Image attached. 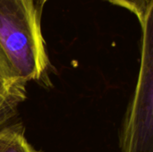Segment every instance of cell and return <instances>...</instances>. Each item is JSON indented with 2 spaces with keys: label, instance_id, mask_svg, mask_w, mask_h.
<instances>
[{
  "label": "cell",
  "instance_id": "4",
  "mask_svg": "<svg viewBox=\"0 0 153 152\" xmlns=\"http://www.w3.org/2000/svg\"><path fill=\"white\" fill-rule=\"evenodd\" d=\"M0 152H39L28 142L22 125L0 129Z\"/></svg>",
  "mask_w": 153,
  "mask_h": 152
},
{
  "label": "cell",
  "instance_id": "3",
  "mask_svg": "<svg viewBox=\"0 0 153 152\" xmlns=\"http://www.w3.org/2000/svg\"><path fill=\"white\" fill-rule=\"evenodd\" d=\"M26 94L27 82L13 69L0 46V126L16 114Z\"/></svg>",
  "mask_w": 153,
  "mask_h": 152
},
{
  "label": "cell",
  "instance_id": "2",
  "mask_svg": "<svg viewBox=\"0 0 153 152\" xmlns=\"http://www.w3.org/2000/svg\"><path fill=\"white\" fill-rule=\"evenodd\" d=\"M153 11L142 24V56L137 85L120 134L122 152H153Z\"/></svg>",
  "mask_w": 153,
  "mask_h": 152
},
{
  "label": "cell",
  "instance_id": "6",
  "mask_svg": "<svg viewBox=\"0 0 153 152\" xmlns=\"http://www.w3.org/2000/svg\"><path fill=\"white\" fill-rule=\"evenodd\" d=\"M48 0H31L34 10L36 12V14L38 16L39 19H41V14H42V11H43V7L44 4H46Z\"/></svg>",
  "mask_w": 153,
  "mask_h": 152
},
{
  "label": "cell",
  "instance_id": "5",
  "mask_svg": "<svg viewBox=\"0 0 153 152\" xmlns=\"http://www.w3.org/2000/svg\"><path fill=\"white\" fill-rule=\"evenodd\" d=\"M114 4L125 7L134 13L141 25L145 22L149 13L153 11V0H107Z\"/></svg>",
  "mask_w": 153,
  "mask_h": 152
},
{
  "label": "cell",
  "instance_id": "1",
  "mask_svg": "<svg viewBox=\"0 0 153 152\" xmlns=\"http://www.w3.org/2000/svg\"><path fill=\"white\" fill-rule=\"evenodd\" d=\"M0 46L27 83L48 85L52 66L31 0H0Z\"/></svg>",
  "mask_w": 153,
  "mask_h": 152
}]
</instances>
